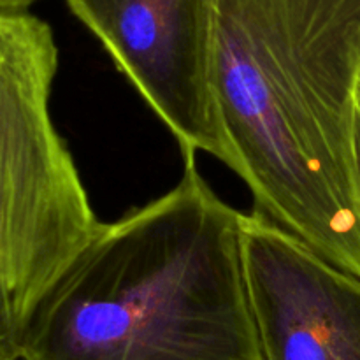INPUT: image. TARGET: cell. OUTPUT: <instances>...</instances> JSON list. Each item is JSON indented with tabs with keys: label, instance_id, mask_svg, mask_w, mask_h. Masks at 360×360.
<instances>
[{
	"label": "cell",
	"instance_id": "obj_1",
	"mask_svg": "<svg viewBox=\"0 0 360 360\" xmlns=\"http://www.w3.org/2000/svg\"><path fill=\"white\" fill-rule=\"evenodd\" d=\"M360 0H213V90L255 211L360 278Z\"/></svg>",
	"mask_w": 360,
	"mask_h": 360
},
{
	"label": "cell",
	"instance_id": "obj_2",
	"mask_svg": "<svg viewBox=\"0 0 360 360\" xmlns=\"http://www.w3.org/2000/svg\"><path fill=\"white\" fill-rule=\"evenodd\" d=\"M245 214L185 153L169 193L98 224L27 316L21 360H264L243 260Z\"/></svg>",
	"mask_w": 360,
	"mask_h": 360
},
{
	"label": "cell",
	"instance_id": "obj_3",
	"mask_svg": "<svg viewBox=\"0 0 360 360\" xmlns=\"http://www.w3.org/2000/svg\"><path fill=\"white\" fill-rule=\"evenodd\" d=\"M56 69L51 27L0 9V360L101 224L49 112Z\"/></svg>",
	"mask_w": 360,
	"mask_h": 360
},
{
	"label": "cell",
	"instance_id": "obj_4",
	"mask_svg": "<svg viewBox=\"0 0 360 360\" xmlns=\"http://www.w3.org/2000/svg\"><path fill=\"white\" fill-rule=\"evenodd\" d=\"M178 139L234 171L213 90V0H65Z\"/></svg>",
	"mask_w": 360,
	"mask_h": 360
},
{
	"label": "cell",
	"instance_id": "obj_5",
	"mask_svg": "<svg viewBox=\"0 0 360 360\" xmlns=\"http://www.w3.org/2000/svg\"><path fill=\"white\" fill-rule=\"evenodd\" d=\"M243 260L264 360H360V278L257 211Z\"/></svg>",
	"mask_w": 360,
	"mask_h": 360
},
{
	"label": "cell",
	"instance_id": "obj_6",
	"mask_svg": "<svg viewBox=\"0 0 360 360\" xmlns=\"http://www.w3.org/2000/svg\"><path fill=\"white\" fill-rule=\"evenodd\" d=\"M355 162H357V176L360 188V95L357 94V116H355Z\"/></svg>",
	"mask_w": 360,
	"mask_h": 360
},
{
	"label": "cell",
	"instance_id": "obj_7",
	"mask_svg": "<svg viewBox=\"0 0 360 360\" xmlns=\"http://www.w3.org/2000/svg\"><path fill=\"white\" fill-rule=\"evenodd\" d=\"M37 0H0V9L2 11H27L32 4Z\"/></svg>",
	"mask_w": 360,
	"mask_h": 360
},
{
	"label": "cell",
	"instance_id": "obj_8",
	"mask_svg": "<svg viewBox=\"0 0 360 360\" xmlns=\"http://www.w3.org/2000/svg\"><path fill=\"white\" fill-rule=\"evenodd\" d=\"M6 360H21L20 357H16V359H6Z\"/></svg>",
	"mask_w": 360,
	"mask_h": 360
},
{
	"label": "cell",
	"instance_id": "obj_9",
	"mask_svg": "<svg viewBox=\"0 0 360 360\" xmlns=\"http://www.w3.org/2000/svg\"><path fill=\"white\" fill-rule=\"evenodd\" d=\"M359 95H360V77H359Z\"/></svg>",
	"mask_w": 360,
	"mask_h": 360
}]
</instances>
